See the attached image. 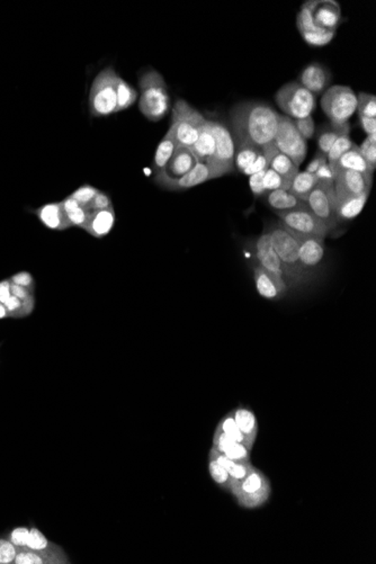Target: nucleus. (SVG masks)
Returning a JSON list of instances; mask_svg holds the SVG:
<instances>
[{
	"label": "nucleus",
	"instance_id": "obj_52",
	"mask_svg": "<svg viewBox=\"0 0 376 564\" xmlns=\"http://www.w3.org/2000/svg\"><path fill=\"white\" fill-rule=\"evenodd\" d=\"M90 212H95V211L107 210V208H113L112 199H111L108 194L103 191H99L96 194L95 197L92 199V202L86 206Z\"/></svg>",
	"mask_w": 376,
	"mask_h": 564
},
{
	"label": "nucleus",
	"instance_id": "obj_53",
	"mask_svg": "<svg viewBox=\"0 0 376 564\" xmlns=\"http://www.w3.org/2000/svg\"><path fill=\"white\" fill-rule=\"evenodd\" d=\"M265 172H266V169L249 176L250 191H251V193L253 194V196L255 197L261 196V195H264V194L266 193L264 189V185H263V178H264Z\"/></svg>",
	"mask_w": 376,
	"mask_h": 564
},
{
	"label": "nucleus",
	"instance_id": "obj_10",
	"mask_svg": "<svg viewBox=\"0 0 376 564\" xmlns=\"http://www.w3.org/2000/svg\"><path fill=\"white\" fill-rule=\"evenodd\" d=\"M276 214L282 225L295 236L317 237L325 240L330 233L326 225L318 219L306 205L287 212H276Z\"/></svg>",
	"mask_w": 376,
	"mask_h": 564
},
{
	"label": "nucleus",
	"instance_id": "obj_60",
	"mask_svg": "<svg viewBox=\"0 0 376 564\" xmlns=\"http://www.w3.org/2000/svg\"><path fill=\"white\" fill-rule=\"evenodd\" d=\"M6 318H8V313H7V310H6L5 304L0 302V320H3V319H6Z\"/></svg>",
	"mask_w": 376,
	"mask_h": 564
},
{
	"label": "nucleus",
	"instance_id": "obj_27",
	"mask_svg": "<svg viewBox=\"0 0 376 564\" xmlns=\"http://www.w3.org/2000/svg\"><path fill=\"white\" fill-rule=\"evenodd\" d=\"M196 163V159L194 158L191 150L184 146H177L163 173L169 177L180 178L187 174Z\"/></svg>",
	"mask_w": 376,
	"mask_h": 564
},
{
	"label": "nucleus",
	"instance_id": "obj_50",
	"mask_svg": "<svg viewBox=\"0 0 376 564\" xmlns=\"http://www.w3.org/2000/svg\"><path fill=\"white\" fill-rule=\"evenodd\" d=\"M28 534H30V528L25 527V526H20V527L11 529L7 535H4V537L9 539L17 548L26 549L28 542Z\"/></svg>",
	"mask_w": 376,
	"mask_h": 564
},
{
	"label": "nucleus",
	"instance_id": "obj_12",
	"mask_svg": "<svg viewBox=\"0 0 376 564\" xmlns=\"http://www.w3.org/2000/svg\"><path fill=\"white\" fill-rule=\"evenodd\" d=\"M334 185H317L306 199V205L318 219L326 225L330 232L336 229L338 222L334 212Z\"/></svg>",
	"mask_w": 376,
	"mask_h": 564
},
{
	"label": "nucleus",
	"instance_id": "obj_42",
	"mask_svg": "<svg viewBox=\"0 0 376 564\" xmlns=\"http://www.w3.org/2000/svg\"><path fill=\"white\" fill-rule=\"evenodd\" d=\"M292 182L285 180L282 177L281 175L274 172L270 168H267L265 172L264 178H263V185L266 193L268 192L277 191V189H283V191H289Z\"/></svg>",
	"mask_w": 376,
	"mask_h": 564
},
{
	"label": "nucleus",
	"instance_id": "obj_45",
	"mask_svg": "<svg viewBox=\"0 0 376 564\" xmlns=\"http://www.w3.org/2000/svg\"><path fill=\"white\" fill-rule=\"evenodd\" d=\"M357 113L358 116L376 118V97L372 94L360 93L357 96Z\"/></svg>",
	"mask_w": 376,
	"mask_h": 564
},
{
	"label": "nucleus",
	"instance_id": "obj_51",
	"mask_svg": "<svg viewBox=\"0 0 376 564\" xmlns=\"http://www.w3.org/2000/svg\"><path fill=\"white\" fill-rule=\"evenodd\" d=\"M9 281L14 285L18 287H25L30 289L32 292L35 293L37 289V282L34 280L33 275L27 270H20V272H15L14 275L9 277Z\"/></svg>",
	"mask_w": 376,
	"mask_h": 564
},
{
	"label": "nucleus",
	"instance_id": "obj_44",
	"mask_svg": "<svg viewBox=\"0 0 376 564\" xmlns=\"http://www.w3.org/2000/svg\"><path fill=\"white\" fill-rule=\"evenodd\" d=\"M358 150L372 174H374L376 169V135H368V138L358 146Z\"/></svg>",
	"mask_w": 376,
	"mask_h": 564
},
{
	"label": "nucleus",
	"instance_id": "obj_6",
	"mask_svg": "<svg viewBox=\"0 0 376 564\" xmlns=\"http://www.w3.org/2000/svg\"><path fill=\"white\" fill-rule=\"evenodd\" d=\"M208 125L215 141V148L213 156L206 165L214 180L231 174L234 170L236 146L233 142L230 131L223 124L208 120Z\"/></svg>",
	"mask_w": 376,
	"mask_h": 564
},
{
	"label": "nucleus",
	"instance_id": "obj_2",
	"mask_svg": "<svg viewBox=\"0 0 376 564\" xmlns=\"http://www.w3.org/2000/svg\"><path fill=\"white\" fill-rule=\"evenodd\" d=\"M272 248L277 253L287 274L289 287H298L308 283L310 276L304 272L299 255V240L294 233L284 227L281 222L268 229Z\"/></svg>",
	"mask_w": 376,
	"mask_h": 564
},
{
	"label": "nucleus",
	"instance_id": "obj_32",
	"mask_svg": "<svg viewBox=\"0 0 376 564\" xmlns=\"http://www.w3.org/2000/svg\"><path fill=\"white\" fill-rule=\"evenodd\" d=\"M208 458L215 460L216 463H219L229 473L233 481V487L236 486L239 481L242 480L249 473L250 469L253 468L250 463H242V462L230 460L214 449H211Z\"/></svg>",
	"mask_w": 376,
	"mask_h": 564
},
{
	"label": "nucleus",
	"instance_id": "obj_35",
	"mask_svg": "<svg viewBox=\"0 0 376 564\" xmlns=\"http://www.w3.org/2000/svg\"><path fill=\"white\" fill-rule=\"evenodd\" d=\"M261 153V148L248 144L244 141L237 140L236 153H234V168L239 173H244L246 169L249 168L256 159Z\"/></svg>",
	"mask_w": 376,
	"mask_h": 564
},
{
	"label": "nucleus",
	"instance_id": "obj_46",
	"mask_svg": "<svg viewBox=\"0 0 376 564\" xmlns=\"http://www.w3.org/2000/svg\"><path fill=\"white\" fill-rule=\"evenodd\" d=\"M218 428H219L221 432L227 434V436L232 437L233 439H236V441H240V443L244 444V445H247V444H246V439H244V436L242 435V432H240L239 427L237 426L236 421L233 419L232 413L223 417V419L220 421V424L218 425Z\"/></svg>",
	"mask_w": 376,
	"mask_h": 564
},
{
	"label": "nucleus",
	"instance_id": "obj_4",
	"mask_svg": "<svg viewBox=\"0 0 376 564\" xmlns=\"http://www.w3.org/2000/svg\"><path fill=\"white\" fill-rule=\"evenodd\" d=\"M118 76L113 67H106L94 79L89 90V112L94 118L118 113Z\"/></svg>",
	"mask_w": 376,
	"mask_h": 564
},
{
	"label": "nucleus",
	"instance_id": "obj_49",
	"mask_svg": "<svg viewBox=\"0 0 376 564\" xmlns=\"http://www.w3.org/2000/svg\"><path fill=\"white\" fill-rule=\"evenodd\" d=\"M293 122H294V125L296 130H298V132L300 133L301 137H302L304 140H311V139H313L315 133V121H313V118H312L311 116L293 120Z\"/></svg>",
	"mask_w": 376,
	"mask_h": 564
},
{
	"label": "nucleus",
	"instance_id": "obj_1",
	"mask_svg": "<svg viewBox=\"0 0 376 564\" xmlns=\"http://www.w3.org/2000/svg\"><path fill=\"white\" fill-rule=\"evenodd\" d=\"M237 140L263 148L274 141L280 114L263 101H244L230 112Z\"/></svg>",
	"mask_w": 376,
	"mask_h": 564
},
{
	"label": "nucleus",
	"instance_id": "obj_48",
	"mask_svg": "<svg viewBox=\"0 0 376 564\" xmlns=\"http://www.w3.org/2000/svg\"><path fill=\"white\" fill-rule=\"evenodd\" d=\"M20 549L5 537H0V564H13Z\"/></svg>",
	"mask_w": 376,
	"mask_h": 564
},
{
	"label": "nucleus",
	"instance_id": "obj_59",
	"mask_svg": "<svg viewBox=\"0 0 376 564\" xmlns=\"http://www.w3.org/2000/svg\"><path fill=\"white\" fill-rule=\"evenodd\" d=\"M11 296V283L9 278L0 281V302L5 304Z\"/></svg>",
	"mask_w": 376,
	"mask_h": 564
},
{
	"label": "nucleus",
	"instance_id": "obj_40",
	"mask_svg": "<svg viewBox=\"0 0 376 564\" xmlns=\"http://www.w3.org/2000/svg\"><path fill=\"white\" fill-rule=\"evenodd\" d=\"M26 549L37 551H60L61 546L56 543L51 542L48 537H45L42 532L37 527L30 528L28 534V542Z\"/></svg>",
	"mask_w": 376,
	"mask_h": 564
},
{
	"label": "nucleus",
	"instance_id": "obj_9",
	"mask_svg": "<svg viewBox=\"0 0 376 564\" xmlns=\"http://www.w3.org/2000/svg\"><path fill=\"white\" fill-rule=\"evenodd\" d=\"M232 494L244 508H258L270 498V481L263 472L253 466L249 473L233 487Z\"/></svg>",
	"mask_w": 376,
	"mask_h": 564
},
{
	"label": "nucleus",
	"instance_id": "obj_16",
	"mask_svg": "<svg viewBox=\"0 0 376 564\" xmlns=\"http://www.w3.org/2000/svg\"><path fill=\"white\" fill-rule=\"evenodd\" d=\"M255 256L258 261L259 266L263 267L265 270L270 272L272 275L276 276L282 281L287 284V274L284 270L283 265L278 258L277 253L272 248L270 242V231H265L255 244ZM289 287V285H287Z\"/></svg>",
	"mask_w": 376,
	"mask_h": 564
},
{
	"label": "nucleus",
	"instance_id": "obj_31",
	"mask_svg": "<svg viewBox=\"0 0 376 564\" xmlns=\"http://www.w3.org/2000/svg\"><path fill=\"white\" fill-rule=\"evenodd\" d=\"M176 148H177V144L175 142L172 133L167 131L165 137L161 139V142L158 144L155 158H153V161H152V173H153L155 176H157V175L161 174V173L165 170L167 165H168L169 161L172 159Z\"/></svg>",
	"mask_w": 376,
	"mask_h": 564
},
{
	"label": "nucleus",
	"instance_id": "obj_36",
	"mask_svg": "<svg viewBox=\"0 0 376 564\" xmlns=\"http://www.w3.org/2000/svg\"><path fill=\"white\" fill-rule=\"evenodd\" d=\"M318 185V180L315 175L309 174L304 172H299L298 175L295 176L294 180H292L289 192L299 197L301 201L306 202V199L309 196L310 193L313 191V188Z\"/></svg>",
	"mask_w": 376,
	"mask_h": 564
},
{
	"label": "nucleus",
	"instance_id": "obj_61",
	"mask_svg": "<svg viewBox=\"0 0 376 564\" xmlns=\"http://www.w3.org/2000/svg\"><path fill=\"white\" fill-rule=\"evenodd\" d=\"M0 346H1V344H0Z\"/></svg>",
	"mask_w": 376,
	"mask_h": 564
},
{
	"label": "nucleus",
	"instance_id": "obj_56",
	"mask_svg": "<svg viewBox=\"0 0 376 564\" xmlns=\"http://www.w3.org/2000/svg\"><path fill=\"white\" fill-rule=\"evenodd\" d=\"M267 168H268V166H267L266 158H265L263 150H261V153L259 155V157L256 159L255 163H253L249 168L246 169L242 174L251 176V175L261 172V170H265V169Z\"/></svg>",
	"mask_w": 376,
	"mask_h": 564
},
{
	"label": "nucleus",
	"instance_id": "obj_14",
	"mask_svg": "<svg viewBox=\"0 0 376 564\" xmlns=\"http://www.w3.org/2000/svg\"><path fill=\"white\" fill-rule=\"evenodd\" d=\"M304 5L309 9L312 22L318 28L327 32H336L341 20V8L334 0H312Z\"/></svg>",
	"mask_w": 376,
	"mask_h": 564
},
{
	"label": "nucleus",
	"instance_id": "obj_24",
	"mask_svg": "<svg viewBox=\"0 0 376 564\" xmlns=\"http://www.w3.org/2000/svg\"><path fill=\"white\" fill-rule=\"evenodd\" d=\"M71 563L65 551H37L20 549L14 564H68Z\"/></svg>",
	"mask_w": 376,
	"mask_h": 564
},
{
	"label": "nucleus",
	"instance_id": "obj_47",
	"mask_svg": "<svg viewBox=\"0 0 376 564\" xmlns=\"http://www.w3.org/2000/svg\"><path fill=\"white\" fill-rule=\"evenodd\" d=\"M99 188H96L95 186L90 185V184H82V186H79L77 189H75L69 196L75 199L79 204L82 205V206H87L92 202V199L95 197L96 194L99 193Z\"/></svg>",
	"mask_w": 376,
	"mask_h": 564
},
{
	"label": "nucleus",
	"instance_id": "obj_18",
	"mask_svg": "<svg viewBox=\"0 0 376 564\" xmlns=\"http://www.w3.org/2000/svg\"><path fill=\"white\" fill-rule=\"evenodd\" d=\"M296 25L304 41L312 46H325L336 37V32L323 31L313 24L309 9L304 4L296 17Z\"/></svg>",
	"mask_w": 376,
	"mask_h": 564
},
{
	"label": "nucleus",
	"instance_id": "obj_33",
	"mask_svg": "<svg viewBox=\"0 0 376 564\" xmlns=\"http://www.w3.org/2000/svg\"><path fill=\"white\" fill-rule=\"evenodd\" d=\"M267 204L270 205V208L276 212H287V211L295 210V208L304 206L306 202L301 201L299 197L293 195L289 191H283V189H277V191L268 192L267 193Z\"/></svg>",
	"mask_w": 376,
	"mask_h": 564
},
{
	"label": "nucleus",
	"instance_id": "obj_28",
	"mask_svg": "<svg viewBox=\"0 0 376 564\" xmlns=\"http://www.w3.org/2000/svg\"><path fill=\"white\" fill-rule=\"evenodd\" d=\"M232 415L237 426L244 436L247 446L250 449H253V441H255L257 430H258V424H257L255 413L248 408L239 407L236 410H233Z\"/></svg>",
	"mask_w": 376,
	"mask_h": 564
},
{
	"label": "nucleus",
	"instance_id": "obj_43",
	"mask_svg": "<svg viewBox=\"0 0 376 564\" xmlns=\"http://www.w3.org/2000/svg\"><path fill=\"white\" fill-rule=\"evenodd\" d=\"M208 472H210L211 477L213 479L218 486L227 491L232 489L233 481L229 473L212 458H208Z\"/></svg>",
	"mask_w": 376,
	"mask_h": 564
},
{
	"label": "nucleus",
	"instance_id": "obj_20",
	"mask_svg": "<svg viewBox=\"0 0 376 564\" xmlns=\"http://www.w3.org/2000/svg\"><path fill=\"white\" fill-rule=\"evenodd\" d=\"M30 213L37 216L41 225L51 231H65L70 229L61 202H50L37 208H28Z\"/></svg>",
	"mask_w": 376,
	"mask_h": 564
},
{
	"label": "nucleus",
	"instance_id": "obj_38",
	"mask_svg": "<svg viewBox=\"0 0 376 564\" xmlns=\"http://www.w3.org/2000/svg\"><path fill=\"white\" fill-rule=\"evenodd\" d=\"M35 296L27 299V300H20L14 295L7 300L5 303L6 310L11 319H24L32 315L35 308Z\"/></svg>",
	"mask_w": 376,
	"mask_h": 564
},
{
	"label": "nucleus",
	"instance_id": "obj_55",
	"mask_svg": "<svg viewBox=\"0 0 376 564\" xmlns=\"http://www.w3.org/2000/svg\"><path fill=\"white\" fill-rule=\"evenodd\" d=\"M326 163H328L327 156L323 155L321 152H318L315 158L310 161L309 165L306 166V172L309 173V174L315 175V173H317L321 167L325 166Z\"/></svg>",
	"mask_w": 376,
	"mask_h": 564
},
{
	"label": "nucleus",
	"instance_id": "obj_30",
	"mask_svg": "<svg viewBox=\"0 0 376 564\" xmlns=\"http://www.w3.org/2000/svg\"><path fill=\"white\" fill-rule=\"evenodd\" d=\"M214 148H215V141H214L213 134L211 132L208 120H206V123L199 133V139L188 149L191 150L197 163H206L213 156Z\"/></svg>",
	"mask_w": 376,
	"mask_h": 564
},
{
	"label": "nucleus",
	"instance_id": "obj_29",
	"mask_svg": "<svg viewBox=\"0 0 376 564\" xmlns=\"http://www.w3.org/2000/svg\"><path fill=\"white\" fill-rule=\"evenodd\" d=\"M332 168V173H337L339 170H351V172L362 173V174L373 176L371 170L368 168V163L361 156L358 146L346 152L345 155L338 159L336 163L329 165Z\"/></svg>",
	"mask_w": 376,
	"mask_h": 564
},
{
	"label": "nucleus",
	"instance_id": "obj_26",
	"mask_svg": "<svg viewBox=\"0 0 376 564\" xmlns=\"http://www.w3.org/2000/svg\"><path fill=\"white\" fill-rule=\"evenodd\" d=\"M116 214L114 206L107 210L92 212L84 230L96 239H101L110 234L115 225Z\"/></svg>",
	"mask_w": 376,
	"mask_h": 564
},
{
	"label": "nucleus",
	"instance_id": "obj_5",
	"mask_svg": "<svg viewBox=\"0 0 376 564\" xmlns=\"http://www.w3.org/2000/svg\"><path fill=\"white\" fill-rule=\"evenodd\" d=\"M206 123L202 113L194 108L184 99H178L173 107V118L169 132L177 146L191 148L199 139V133Z\"/></svg>",
	"mask_w": 376,
	"mask_h": 564
},
{
	"label": "nucleus",
	"instance_id": "obj_58",
	"mask_svg": "<svg viewBox=\"0 0 376 564\" xmlns=\"http://www.w3.org/2000/svg\"><path fill=\"white\" fill-rule=\"evenodd\" d=\"M11 295H14V296L20 299V300H27V299L35 296V293L32 292L30 289H25V287H18V285L11 284Z\"/></svg>",
	"mask_w": 376,
	"mask_h": 564
},
{
	"label": "nucleus",
	"instance_id": "obj_19",
	"mask_svg": "<svg viewBox=\"0 0 376 564\" xmlns=\"http://www.w3.org/2000/svg\"><path fill=\"white\" fill-rule=\"evenodd\" d=\"M253 280L257 292L267 300H280L289 292V287L285 282L272 275L258 264L253 266Z\"/></svg>",
	"mask_w": 376,
	"mask_h": 564
},
{
	"label": "nucleus",
	"instance_id": "obj_37",
	"mask_svg": "<svg viewBox=\"0 0 376 564\" xmlns=\"http://www.w3.org/2000/svg\"><path fill=\"white\" fill-rule=\"evenodd\" d=\"M349 132H351V127H349V123L343 124V125L330 124V127L323 130L322 132L318 137L319 152H321L323 155H328L329 150L332 149L334 141L337 140L340 135L344 134V133Z\"/></svg>",
	"mask_w": 376,
	"mask_h": 564
},
{
	"label": "nucleus",
	"instance_id": "obj_3",
	"mask_svg": "<svg viewBox=\"0 0 376 564\" xmlns=\"http://www.w3.org/2000/svg\"><path fill=\"white\" fill-rule=\"evenodd\" d=\"M139 110L151 122H159L168 114L170 97L163 75L150 69L140 77Z\"/></svg>",
	"mask_w": 376,
	"mask_h": 564
},
{
	"label": "nucleus",
	"instance_id": "obj_34",
	"mask_svg": "<svg viewBox=\"0 0 376 564\" xmlns=\"http://www.w3.org/2000/svg\"><path fill=\"white\" fill-rule=\"evenodd\" d=\"M60 202H61L62 208L65 211V218H67L69 225L71 227H79V229L84 230L92 212L86 206H82V205L76 202L75 199H71L70 196L65 197Z\"/></svg>",
	"mask_w": 376,
	"mask_h": 564
},
{
	"label": "nucleus",
	"instance_id": "obj_7",
	"mask_svg": "<svg viewBox=\"0 0 376 564\" xmlns=\"http://www.w3.org/2000/svg\"><path fill=\"white\" fill-rule=\"evenodd\" d=\"M321 107L332 124L343 125L349 123V118L356 112V94L347 86L336 84L323 94Z\"/></svg>",
	"mask_w": 376,
	"mask_h": 564
},
{
	"label": "nucleus",
	"instance_id": "obj_21",
	"mask_svg": "<svg viewBox=\"0 0 376 564\" xmlns=\"http://www.w3.org/2000/svg\"><path fill=\"white\" fill-rule=\"evenodd\" d=\"M218 452L225 455L230 460L242 462V463H250V449L247 445L240 443V441L233 439L230 436H227L225 432L216 427L213 437V447Z\"/></svg>",
	"mask_w": 376,
	"mask_h": 564
},
{
	"label": "nucleus",
	"instance_id": "obj_17",
	"mask_svg": "<svg viewBox=\"0 0 376 564\" xmlns=\"http://www.w3.org/2000/svg\"><path fill=\"white\" fill-rule=\"evenodd\" d=\"M299 240V255L304 272L311 277L325 257V240L317 237L296 236Z\"/></svg>",
	"mask_w": 376,
	"mask_h": 564
},
{
	"label": "nucleus",
	"instance_id": "obj_41",
	"mask_svg": "<svg viewBox=\"0 0 376 564\" xmlns=\"http://www.w3.org/2000/svg\"><path fill=\"white\" fill-rule=\"evenodd\" d=\"M355 146L356 144L351 140L349 133H344L340 135L339 138L334 141L332 149L329 150L328 155H327L329 165L336 163L341 156L345 155L346 152L353 149Z\"/></svg>",
	"mask_w": 376,
	"mask_h": 564
},
{
	"label": "nucleus",
	"instance_id": "obj_54",
	"mask_svg": "<svg viewBox=\"0 0 376 564\" xmlns=\"http://www.w3.org/2000/svg\"><path fill=\"white\" fill-rule=\"evenodd\" d=\"M315 176L318 180V185H334V173H332V168L329 166V163H326L325 166L321 167V168L315 173Z\"/></svg>",
	"mask_w": 376,
	"mask_h": 564
},
{
	"label": "nucleus",
	"instance_id": "obj_11",
	"mask_svg": "<svg viewBox=\"0 0 376 564\" xmlns=\"http://www.w3.org/2000/svg\"><path fill=\"white\" fill-rule=\"evenodd\" d=\"M274 144L299 168L306 161L308 144L298 132L292 118H289V116L280 115Z\"/></svg>",
	"mask_w": 376,
	"mask_h": 564
},
{
	"label": "nucleus",
	"instance_id": "obj_57",
	"mask_svg": "<svg viewBox=\"0 0 376 564\" xmlns=\"http://www.w3.org/2000/svg\"><path fill=\"white\" fill-rule=\"evenodd\" d=\"M358 118H360L361 125L365 131L366 134L376 135V118H364V116H358Z\"/></svg>",
	"mask_w": 376,
	"mask_h": 564
},
{
	"label": "nucleus",
	"instance_id": "obj_23",
	"mask_svg": "<svg viewBox=\"0 0 376 564\" xmlns=\"http://www.w3.org/2000/svg\"><path fill=\"white\" fill-rule=\"evenodd\" d=\"M261 150H263V153L266 158L268 168L277 173L278 175H281L282 177L289 180V182H292L294 180L295 176L298 175L299 167L295 166L294 163L289 157L282 153L276 148L274 141L263 146Z\"/></svg>",
	"mask_w": 376,
	"mask_h": 564
},
{
	"label": "nucleus",
	"instance_id": "obj_22",
	"mask_svg": "<svg viewBox=\"0 0 376 564\" xmlns=\"http://www.w3.org/2000/svg\"><path fill=\"white\" fill-rule=\"evenodd\" d=\"M330 80L332 76L328 69L321 63L313 62L304 68L303 71L301 73L299 82L315 96L325 92Z\"/></svg>",
	"mask_w": 376,
	"mask_h": 564
},
{
	"label": "nucleus",
	"instance_id": "obj_25",
	"mask_svg": "<svg viewBox=\"0 0 376 564\" xmlns=\"http://www.w3.org/2000/svg\"><path fill=\"white\" fill-rule=\"evenodd\" d=\"M334 201V212H336V219L338 223L341 221H349L356 218L361 214L363 208L368 202L370 194H362L357 196L351 195H336Z\"/></svg>",
	"mask_w": 376,
	"mask_h": 564
},
{
	"label": "nucleus",
	"instance_id": "obj_39",
	"mask_svg": "<svg viewBox=\"0 0 376 564\" xmlns=\"http://www.w3.org/2000/svg\"><path fill=\"white\" fill-rule=\"evenodd\" d=\"M138 99V92L121 77L118 82V113L127 110Z\"/></svg>",
	"mask_w": 376,
	"mask_h": 564
},
{
	"label": "nucleus",
	"instance_id": "obj_13",
	"mask_svg": "<svg viewBox=\"0 0 376 564\" xmlns=\"http://www.w3.org/2000/svg\"><path fill=\"white\" fill-rule=\"evenodd\" d=\"M213 180L206 163H197L193 168L180 178H172L161 173L153 177V182L159 187L172 192H183L186 189L196 187L206 183L208 180Z\"/></svg>",
	"mask_w": 376,
	"mask_h": 564
},
{
	"label": "nucleus",
	"instance_id": "obj_15",
	"mask_svg": "<svg viewBox=\"0 0 376 564\" xmlns=\"http://www.w3.org/2000/svg\"><path fill=\"white\" fill-rule=\"evenodd\" d=\"M334 175L336 195L357 196L362 194L371 193L373 176L351 170H339Z\"/></svg>",
	"mask_w": 376,
	"mask_h": 564
},
{
	"label": "nucleus",
	"instance_id": "obj_8",
	"mask_svg": "<svg viewBox=\"0 0 376 564\" xmlns=\"http://www.w3.org/2000/svg\"><path fill=\"white\" fill-rule=\"evenodd\" d=\"M275 101L280 108L294 120L311 116L317 104L315 96L299 82L284 84L276 93Z\"/></svg>",
	"mask_w": 376,
	"mask_h": 564
}]
</instances>
